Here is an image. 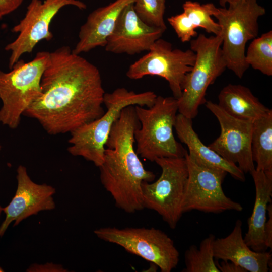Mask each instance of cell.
Instances as JSON below:
<instances>
[{
  "label": "cell",
  "instance_id": "1",
  "mask_svg": "<svg viewBox=\"0 0 272 272\" xmlns=\"http://www.w3.org/2000/svg\"><path fill=\"white\" fill-rule=\"evenodd\" d=\"M41 88L40 96L23 115L37 120L50 134L71 133L105 112L99 70L67 46L49 52Z\"/></svg>",
  "mask_w": 272,
  "mask_h": 272
},
{
  "label": "cell",
  "instance_id": "2",
  "mask_svg": "<svg viewBox=\"0 0 272 272\" xmlns=\"http://www.w3.org/2000/svg\"><path fill=\"white\" fill-rule=\"evenodd\" d=\"M140 125L134 106L124 108L110 130L99 167L101 182L115 206L129 214L145 209L142 184L156 176L145 169L134 148V134Z\"/></svg>",
  "mask_w": 272,
  "mask_h": 272
},
{
  "label": "cell",
  "instance_id": "3",
  "mask_svg": "<svg viewBox=\"0 0 272 272\" xmlns=\"http://www.w3.org/2000/svg\"><path fill=\"white\" fill-rule=\"evenodd\" d=\"M157 95L153 91L135 93L124 87L105 93L103 104L107 110L98 118L86 123L71 133L68 152L80 156L99 167L104 159L105 144L112 127L122 110L128 106H152Z\"/></svg>",
  "mask_w": 272,
  "mask_h": 272
},
{
  "label": "cell",
  "instance_id": "4",
  "mask_svg": "<svg viewBox=\"0 0 272 272\" xmlns=\"http://www.w3.org/2000/svg\"><path fill=\"white\" fill-rule=\"evenodd\" d=\"M134 108L140 124L134 134L139 156L151 162L159 158L185 157L187 151L173 134L178 112L176 98L157 96L152 106Z\"/></svg>",
  "mask_w": 272,
  "mask_h": 272
},
{
  "label": "cell",
  "instance_id": "5",
  "mask_svg": "<svg viewBox=\"0 0 272 272\" xmlns=\"http://www.w3.org/2000/svg\"><path fill=\"white\" fill-rule=\"evenodd\" d=\"M257 1H243L227 8L215 6L212 12L223 35L221 48L227 68L240 79L249 67L245 61L246 44L257 37L258 19L266 12Z\"/></svg>",
  "mask_w": 272,
  "mask_h": 272
},
{
  "label": "cell",
  "instance_id": "6",
  "mask_svg": "<svg viewBox=\"0 0 272 272\" xmlns=\"http://www.w3.org/2000/svg\"><path fill=\"white\" fill-rule=\"evenodd\" d=\"M222 41L221 32L210 37L200 34L190 41L195 60L184 79L181 95L177 99L179 113L187 118L192 119L197 116L199 107L206 102L208 88L227 68Z\"/></svg>",
  "mask_w": 272,
  "mask_h": 272
},
{
  "label": "cell",
  "instance_id": "7",
  "mask_svg": "<svg viewBox=\"0 0 272 272\" xmlns=\"http://www.w3.org/2000/svg\"><path fill=\"white\" fill-rule=\"evenodd\" d=\"M49 52L40 51L30 61L19 59L10 72L0 70V123L17 128L21 116L41 94V80Z\"/></svg>",
  "mask_w": 272,
  "mask_h": 272
},
{
  "label": "cell",
  "instance_id": "8",
  "mask_svg": "<svg viewBox=\"0 0 272 272\" xmlns=\"http://www.w3.org/2000/svg\"><path fill=\"white\" fill-rule=\"evenodd\" d=\"M155 162L162 172L155 181L142 183L144 207L157 212L174 229L183 214L182 204L188 177L186 160L185 157L159 158Z\"/></svg>",
  "mask_w": 272,
  "mask_h": 272
},
{
  "label": "cell",
  "instance_id": "9",
  "mask_svg": "<svg viewBox=\"0 0 272 272\" xmlns=\"http://www.w3.org/2000/svg\"><path fill=\"white\" fill-rule=\"evenodd\" d=\"M94 233L98 238L155 264L161 272H171L178 264L179 252L173 240L160 229L107 227Z\"/></svg>",
  "mask_w": 272,
  "mask_h": 272
},
{
  "label": "cell",
  "instance_id": "10",
  "mask_svg": "<svg viewBox=\"0 0 272 272\" xmlns=\"http://www.w3.org/2000/svg\"><path fill=\"white\" fill-rule=\"evenodd\" d=\"M188 177L182 204L183 213L193 210L219 214L227 211L241 212L242 206L226 195L222 183L227 173L195 162L186 151Z\"/></svg>",
  "mask_w": 272,
  "mask_h": 272
},
{
  "label": "cell",
  "instance_id": "11",
  "mask_svg": "<svg viewBox=\"0 0 272 272\" xmlns=\"http://www.w3.org/2000/svg\"><path fill=\"white\" fill-rule=\"evenodd\" d=\"M195 57L191 49H173L170 42L160 38L147 54L130 65L126 75L132 80L148 75L162 77L168 82L173 97L178 99L182 94L184 79L191 71Z\"/></svg>",
  "mask_w": 272,
  "mask_h": 272
},
{
  "label": "cell",
  "instance_id": "12",
  "mask_svg": "<svg viewBox=\"0 0 272 272\" xmlns=\"http://www.w3.org/2000/svg\"><path fill=\"white\" fill-rule=\"evenodd\" d=\"M67 6L80 10L87 8L79 0H31L24 18L12 29V32L19 33L18 36L5 47V50L11 52L10 69L23 54L31 53L40 41L52 39L53 34L49 29L51 22L59 10Z\"/></svg>",
  "mask_w": 272,
  "mask_h": 272
},
{
  "label": "cell",
  "instance_id": "13",
  "mask_svg": "<svg viewBox=\"0 0 272 272\" xmlns=\"http://www.w3.org/2000/svg\"><path fill=\"white\" fill-rule=\"evenodd\" d=\"M205 103L221 127L219 137L208 146L244 173L251 174L255 169L251 150L253 122L231 116L212 101Z\"/></svg>",
  "mask_w": 272,
  "mask_h": 272
},
{
  "label": "cell",
  "instance_id": "14",
  "mask_svg": "<svg viewBox=\"0 0 272 272\" xmlns=\"http://www.w3.org/2000/svg\"><path fill=\"white\" fill-rule=\"evenodd\" d=\"M17 187L15 195L3 208L6 217L0 226V237L3 236L10 224L18 225L23 220L42 211L55 208L53 196L55 189L46 184H39L32 180L26 168L19 165L17 169Z\"/></svg>",
  "mask_w": 272,
  "mask_h": 272
},
{
  "label": "cell",
  "instance_id": "15",
  "mask_svg": "<svg viewBox=\"0 0 272 272\" xmlns=\"http://www.w3.org/2000/svg\"><path fill=\"white\" fill-rule=\"evenodd\" d=\"M163 30L144 23L134 11L133 3L126 6L120 14L105 46L107 52L134 55L149 51L160 38Z\"/></svg>",
  "mask_w": 272,
  "mask_h": 272
},
{
  "label": "cell",
  "instance_id": "16",
  "mask_svg": "<svg viewBox=\"0 0 272 272\" xmlns=\"http://www.w3.org/2000/svg\"><path fill=\"white\" fill-rule=\"evenodd\" d=\"M213 251L215 259L231 261L247 272H267L271 266L270 252L255 251L245 243L240 220L236 221L228 235L215 238Z\"/></svg>",
  "mask_w": 272,
  "mask_h": 272
},
{
  "label": "cell",
  "instance_id": "17",
  "mask_svg": "<svg viewBox=\"0 0 272 272\" xmlns=\"http://www.w3.org/2000/svg\"><path fill=\"white\" fill-rule=\"evenodd\" d=\"M135 0H115L89 14L79 32V40L73 53L80 54L97 47H105L117 20L124 8Z\"/></svg>",
  "mask_w": 272,
  "mask_h": 272
},
{
  "label": "cell",
  "instance_id": "18",
  "mask_svg": "<svg viewBox=\"0 0 272 272\" xmlns=\"http://www.w3.org/2000/svg\"><path fill=\"white\" fill-rule=\"evenodd\" d=\"M174 128L180 141L187 145L189 156L195 162L208 167L223 170L239 181L245 180L244 173L236 165L228 162L202 143L193 128L191 119L177 114Z\"/></svg>",
  "mask_w": 272,
  "mask_h": 272
},
{
  "label": "cell",
  "instance_id": "19",
  "mask_svg": "<svg viewBox=\"0 0 272 272\" xmlns=\"http://www.w3.org/2000/svg\"><path fill=\"white\" fill-rule=\"evenodd\" d=\"M251 174L255 185V198L252 213L248 220V230L243 237L253 250L265 252L267 249L264 242V226L267 206L271 202L272 174L255 169Z\"/></svg>",
  "mask_w": 272,
  "mask_h": 272
},
{
  "label": "cell",
  "instance_id": "20",
  "mask_svg": "<svg viewBox=\"0 0 272 272\" xmlns=\"http://www.w3.org/2000/svg\"><path fill=\"white\" fill-rule=\"evenodd\" d=\"M219 106L231 116L253 122L269 109L263 105L251 90L241 85L229 84L218 95Z\"/></svg>",
  "mask_w": 272,
  "mask_h": 272
},
{
  "label": "cell",
  "instance_id": "21",
  "mask_svg": "<svg viewBox=\"0 0 272 272\" xmlns=\"http://www.w3.org/2000/svg\"><path fill=\"white\" fill-rule=\"evenodd\" d=\"M251 150L255 170L272 174V110L252 123Z\"/></svg>",
  "mask_w": 272,
  "mask_h": 272
},
{
  "label": "cell",
  "instance_id": "22",
  "mask_svg": "<svg viewBox=\"0 0 272 272\" xmlns=\"http://www.w3.org/2000/svg\"><path fill=\"white\" fill-rule=\"evenodd\" d=\"M215 238V235L210 234L201 241L198 248L192 245L186 250L183 272H219L214 260Z\"/></svg>",
  "mask_w": 272,
  "mask_h": 272
},
{
  "label": "cell",
  "instance_id": "23",
  "mask_svg": "<svg viewBox=\"0 0 272 272\" xmlns=\"http://www.w3.org/2000/svg\"><path fill=\"white\" fill-rule=\"evenodd\" d=\"M245 57L249 66L265 75L272 76V31L253 39L245 52Z\"/></svg>",
  "mask_w": 272,
  "mask_h": 272
},
{
  "label": "cell",
  "instance_id": "24",
  "mask_svg": "<svg viewBox=\"0 0 272 272\" xmlns=\"http://www.w3.org/2000/svg\"><path fill=\"white\" fill-rule=\"evenodd\" d=\"M215 5L213 3L200 4L197 2L190 0L182 5L183 12L187 16L196 28H202L209 33L215 35L221 32L218 22L212 19V12Z\"/></svg>",
  "mask_w": 272,
  "mask_h": 272
},
{
  "label": "cell",
  "instance_id": "25",
  "mask_svg": "<svg viewBox=\"0 0 272 272\" xmlns=\"http://www.w3.org/2000/svg\"><path fill=\"white\" fill-rule=\"evenodd\" d=\"M133 8L144 23L165 31L167 28L164 20L165 0H135Z\"/></svg>",
  "mask_w": 272,
  "mask_h": 272
},
{
  "label": "cell",
  "instance_id": "26",
  "mask_svg": "<svg viewBox=\"0 0 272 272\" xmlns=\"http://www.w3.org/2000/svg\"><path fill=\"white\" fill-rule=\"evenodd\" d=\"M167 20L182 42L190 41L192 37L197 36L196 27L183 12L169 17Z\"/></svg>",
  "mask_w": 272,
  "mask_h": 272
},
{
  "label": "cell",
  "instance_id": "27",
  "mask_svg": "<svg viewBox=\"0 0 272 272\" xmlns=\"http://www.w3.org/2000/svg\"><path fill=\"white\" fill-rule=\"evenodd\" d=\"M27 272H66L67 270L62 265L47 262L43 264L34 263L26 270Z\"/></svg>",
  "mask_w": 272,
  "mask_h": 272
},
{
  "label": "cell",
  "instance_id": "28",
  "mask_svg": "<svg viewBox=\"0 0 272 272\" xmlns=\"http://www.w3.org/2000/svg\"><path fill=\"white\" fill-rule=\"evenodd\" d=\"M268 218L266 220L264 226V242L267 249L272 247V205L271 202L267 206Z\"/></svg>",
  "mask_w": 272,
  "mask_h": 272
},
{
  "label": "cell",
  "instance_id": "29",
  "mask_svg": "<svg viewBox=\"0 0 272 272\" xmlns=\"http://www.w3.org/2000/svg\"><path fill=\"white\" fill-rule=\"evenodd\" d=\"M24 0H0V19L18 9Z\"/></svg>",
  "mask_w": 272,
  "mask_h": 272
},
{
  "label": "cell",
  "instance_id": "30",
  "mask_svg": "<svg viewBox=\"0 0 272 272\" xmlns=\"http://www.w3.org/2000/svg\"><path fill=\"white\" fill-rule=\"evenodd\" d=\"M219 262L216 260L215 263L219 272H247L244 268L236 264L228 261L220 260Z\"/></svg>",
  "mask_w": 272,
  "mask_h": 272
},
{
  "label": "cell",
  "instance_id": "31",
  "mask_svg": "<svg viewBox=\"0 0 272 272\" xmlns=\"http://www.w3.org/2000/svg\"><path fill=\"white\" fill-rule=\"evenodd\" d=\"M222 7H226V5L234 4L246 0H218Z\"/></svg>",
  "mask_w": 272,
  "mask_h": 272
},
{
  "label": "cell",
  "instance_id": "32",
  "mask_svg": "<svg viewBox=\"0 0 272 272\" xmlns=\"http://www.w3.org/2000/svg\"><path fill=\"white\" fill-rule=\"evenodd\" d=\"M3 208L1 206H0V216H1V213L3 211Z\"/></svg>",
  "mask_w": 272,
  "mask_h": 272
},
{
  "label": "cell",
  "instance_id": "33",
  "mask_svg": "<svg viewBox=\"0 0 272 272\" xmlns=\"http://www.w3.org/2000/svg\"><path fill=\"white\" fill-rule=\"evenodd\" d=\"M3 271H4V269L2 267H0V272H3Z\"/></svg>",
  "mask_w": 272,
  "mask_h": 272
},
{
  "label": "cell",
  "instance_id": "34",
  "mask_svg": "<svg viewBox=\"0 0 272 272\" xmlns=\"http://www.w3.org/2000/svg\"><path fill=\"white\" fill-rule=\"evenodd\" d=\"M1 145H0V151H1Z\"/></svg>",
  "mask_w": 272,
  "mask_h": 272
}]
</instances>
